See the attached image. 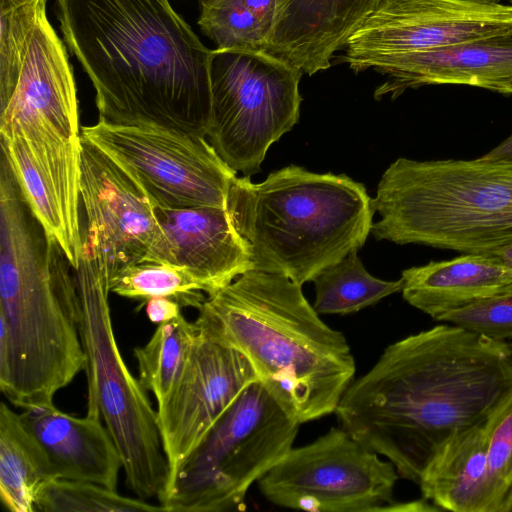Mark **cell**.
<instances>
[{
    "instance_id": "cell-1",
    "label": "cell",
    "mask_w": 512,
    "mask_h": 512,
    "mask_svg": "<svg viewBox=\"0 0 512 512\" xmlns=\"http://www.w3.org/2000/svg\"><path fill=\"white\" fill-rule=\"evenodd\" d=\"M512 393V352L445 323L388 345L335 413L341 427L419 483L437 448Z\"/></svg>"
},
{
    "instance_id": "cell-2",
    "label": "cell",
    "mask_w": 512,
    "mask_h": 512,
    "mask_svg": "<svg viewBox=\"0 0 512 512\" xmlns=\"http://www.w3.org/2000/svg\"><path fill=\"white\" fill-rule=\"evenodd\" d=\"M56 7L96 92L99 120L208 137L213 50L169 0H57Z\"/></svg>"
},
{
    "instance_id": "cell-3",
    "label": "cell",
    "mask_w": 512,
    "mask_h": 512,
    "mask_svg": "<svg viewBox=\"0 0 512 512\" xmlns=\"http://www.w3.org/2000/svg\"><path fill=\"white\" fill-rule=\"evenodd\" d=\"M200 335L246 357L258 380L300 424L335 410L354 381L344 335L328 326L288 277L250 270L208 295Z\"/></svg>"
},
{
    "instance_id": "cell-4",
    "label": "cell",
    "mask_w": 512,
    "mask_h": 512,
    "mask_svg": "<svg viewBox=\"0 0 512 512\" xmlns=\"http://www.w3.org/2000/svg\"><path fill=\"white\" fill-rule=\"evenodd\" d=\"M73 269L44 232L21 228L0 242V389L22 409L53 403L85 368Z\"/></svg>"
},
{
    "instance_id": "cell-5",
    "label": "cell",
    "mask_w": 512,
    "mask_h": 512,
    "mask_svg": "<svg viewBox=\"0 0 512 512\" xmlns=\"http://www.w3.org/2000/svg\"><path fill=\"white\" fill-rule=\"evenodd\" d=\"M227 208L249 243L254 269L303 285L366 242L372 199L362 183L297 165L260 182L236 177Z\"/></svg>"
},
{
    "instance_id": "cell-6",
    "label": "cell",
    "mask_w": 512,
    "mask_h": 512,
    "mask_svg": "<svg viewBox=\"0 0 512 512\" xmlns=\"http://www.w3.org/2000/svg\"><path fill=\"white\" fill-rule=\"evenodd\" d=\"M372 205L377 240L487 254L512 243V160L398 158Z\"/></svg>"
},
{
    "instance_id": "cell-7",
    "label": "cell",
    "mask_w": 512,
    "mask_h": 512,
    "mask_svg": "<svg viewBox=\"0 0 512 512\" xmlns=\"http://www.w3.org/2000/svg\"><path fill=\"white\" fill-rule=\"evenodd\" d=\"M80 300V337L85 355L87 413L100 418L120 452L128 489L138 498H159L170 468L163 450L157 410L126 365L118 347L109 291L84 246L74 269Z\"/></svg>"
},
{
    "instance_id": "cell-8",
    "label": "cell",
    "mask_w": 512,
    "mask_h": 512,
    "mask_svg": "<svg viewBox=\"0 0 512 512\" xmlns=\"http://www.w3.org/2000/svg\"><path fill=\"white\" fill-rule=\"evenodd\" d=\"M300 425L252 382L169 475L159 504L165 512L244 509L248 489L293 447Z\"/></svg>"
},
{
    "instance_id": "cell-9",
    "label": "cell",
    "mask_w": 512,
    "mask_h": 512,
    "mask_svg": "<svg viewBox=\"0 0 512 512\" xmlns=\"http://www.w3.org/2000/svg\"><path fill=\"white\" fill-rule=\"evenodd\" d=\"M302 75L264 50H213L208 138L234 171L258 173L270 146L297 124Z\"/></svg>"
},
{
    "instance_id": "cell-10",
    "label": "cell",
    "mask_w": 512,
    "mask_h": 512,
    "mask_svg": "<svg viewBox=\"0 0 512 512\" xmlns=\"http://www.w3.org/2000/svg\"><path fill=\"white\" fill-rule=\"evenodd\" d=\"M346 430L332 427L296 448L260 480L262 495L276 506L315 512L382 511L393 502L399 474Z\"/></svg>"
},
{
    "instance_id": "cell-11",
    "label": "cell",
    "mask_w": 512,
    "mask_h": 512,
    "mask_svg": "<svg viewBox=\"0 0 512 512\" xmlns=\"http://www.w3.org/2000/svg\"><path fill=\"white\" fill-rule=\"evenodd\" d=\"M80 224L82 245L94 257L106 287L131 265L168 262V242L154 201L126 167L82 135Z\"/></svg>"
},
{
    "instance_id": "cell-12",
    "label": "cell",
    "mask_w": 512,
    "mask_h": 512,
    "mask_svg": "<svg viewBox=\"0 0 512 512\" xmlns=\"http://www.w3.org/2000/svg\"><path fill=\"white\" fill-rule=\"evenodd\" d=\"M81 135L105 150L141 183L158 208H227L234 171L206 137L99 120Z\"/></svg>"
},
{
    "instance_id": "cell-13",
    "label": "cell",
    "mask_w": 512,
    "mask_h": 512,
    "mask_svg": "<svg viewBox=\"0 0 512 512\" xmlns=\"http://www.w3.org/2000/svg\"><path fill=\"white\" fill-rule=\"evenodd\" d=\"M510 28L512 5L500 0H380L349 38L341 62L358 73L391 57Z\"/></svg>"
},
{
    "instance_id": "cell-14",
    "label": "cell",
    "mask_w": 512,
    "mask_h": 512,
    "mask_svg": "<svg viewBox=\"0 0 512 512\" xmlns=\"http://www.w3.org/2000/svg\"><path fill=\"white\" fill-rule=\"evenodd\" d=\"M257 375L237 350L198 335L176 386L157 419L170 474ZM169 474V475H170Z\"/></svg>"
},
{
    "instance_id": "cell-15",
    "label": "cell",
    "mask_w": 512,
    "mask_h": 512,
    "mask_svg": "<svg viewBox=\"0 0 512 512\" xmlns=\"http://www.w3.org/2000/svg\"><path fill=\"white\" fill-rule=\"evenodd\" d=\"M48 131L81 139L73 68L67 50L43 10L31 33L15 91L0 110V130Z\"/></svg>"
},
{
    "instance_id": "cell-16",
    "label": "cell",
    "mask_w": 512,
    "mask_h": 512,
    "mask_svg": "<svg viewBox=\"0 0 512 512\" xmlns=\"http://www.w3.org/2000/svg\"><path fill=\"white\" fill-rule=\"evenodd\" d=\"M386 80L374 92L392 100L408 89L465 85L512 95V28L447 47L391 57L374 67Z\"/></svg>"
},
{
    "instance_id": "cell-17",
    "label": "cell",
    "mask_w": 512,
    "mask_h": 512,
    "mask_svg": "<svg viewBox=\"0 0 512 512\" xmlns=\"http://www.w3.org/2000/svg\"><path fill=\"white\" fill-rule=\"evenodd\" d=\"M0 138L1 151L43 227L81 238V140H29L15 134Z\"/></svg>"
},
{
    "instance_id": "cell-18",
    "label": "cell",
    "mask_w": 512,
    "mask_h": 512,
    "mask_svg": "<svg viewBox=\"0 0 512 512\" xmlns=\"http://www.w3.org/2000/svg\"><path fill=\"white\" fill-rule=\"evenodd\" d=\"M380 0H277L263 50L303 74L331 67L334 54L376 8Z\"/></svg>"
},
{
    "instance_id": "cell-19",
    "label": "cell",
    "mask_w": 512,
    "mask_h": 512,
    "mask_svg": "<svg viewBox=\"0 0 512 512\" xmlns=\"http://www.w3.org/2000/svg\"><path fill=\"white\" fill-rule=\"evenodd\" d=\"M169 247L168 263L188 268L208 295L254 269L251 248L236 229L228 208H158Z\"/></svg>"
},
{
    "instance_id": "cell-20",
    "label": "cell",
    "mask_w": 512,
    "mask_h": 512,
    "mask_svg": "<svg viewBox=\"0 0 512 512\" xmlns=\"http://www.w3.org/2000/svg\"><path fill=\"white\" fill-rule=\"evenodd\" d=\"M20 416L46 451L58 479L117 490L123 461L100 418L76 417L54 403L23 409Z\"/></svg>"
},
{
    "instance_id": "cell-21",
    "label": "cell",
    "mask_w": 512,
    "mask_h": 512,
    "mask_svg": "<svg viewBox=\"0 0 512 512\" xmlns=\"http://www.w3.org/2000/svg\"><path fill=\"white\" fill-rule=\"evenodd\" d=\"M402 295L432 319L512 290V268L490 254H463L402 271Z\"/></svg>"
},
{
    "instance_id": "cell-22",
    "label": "cell",
    "mask_w": 512,
    "mask_h": 512,
    "mask_svg": "<svg viewBox=\"0 0 512 512\" xmlns=\"http://www.w3.org/2000/svg\"><path fill=\"white\" fill-rule=\"evenodd\" d=\"M486 417L449 436L421 475L423 498L440 510L486 512Z\"/></svg>"
},
{
    "instance_id": "cell-23",
    "label": "cell",
    "mask_w": 512,
    "mask_h": 512,
    "mask_svg": "<svg viewBox=\"0 0 512 512\" xmlns=\"http://www.w3.org/2000/svg\"><path fill=\"white\" fill-rule=\"evenodd\" d=\"M35 435L5 402L0 405V499L10 512H37L44 487L56 479Z\"/></svg>"
},
{
    "instance_id": "cell-24",
    "label": "cell",
    "mask_w": 512,
    "mask_h": 512,
    "mask_svg": "<svg viewBox=\"0 0 512 512\" xmlns=\"http://www.w3.org/2000/svg\"><path fill=\"white\" fill-rule=\"evenodd\" d=\"M357 251H351L312 279L315 287L313 307L319 315L355 313L401 292V278L385 281L372 276Z\"/></svg>"
},
{
    "instance_id": "cell-25",
    "label": "cell",
    "mask_w": 512,
    "mask_h": 512,
    "mask_svg": "<svg viewBox=\"0 0 512 512\" xmlns=\"http://www.w3.org/2000/svg\"><path fill=\"white\" fill-rule=\"evenodd\" d=\"M199 332L183 314L158 325L148 342L134 349L139 381L161 405L179 381Z\"/></svg>"
},
{
    "instance_id": "cell-26",
    "label": "cell",
    "mask_w": 512,
    "mask_h": 512,
    "mask_svg": "<svg viewBox=\"0 0 512 512\" xmlns=\"http://www.w3.org/2000/svg\"><path fill=\"white\" fill-rule=\"evenodd\" d=\"M109 293L147 301L168 297L182 307L199 309L208 295V288L188 268L168 262L144 261L118 273L107 287Z\"/></svg>"
},
{
    "instance_id": "cell-27",
    "label": "cell",
    "mask_w": 512,
    "mask_h": 512,
    "mask_svg": "<svg viewBox=\"0 0 512 512\" xmlns=\"http://www.w3.org/2000/svg\"><path fill=\"white\" fill-rule=\"evenodd\" d=\"M165 512L138 497L123 496L95 483L54 479L42 490L37 512Z\"/></svg>"
},
{
    "instance_id": "cell-28",
    "label": "cell",
    "mask_w": 512,
    "mask_h": 512,
    "mask_svg": "<svg viewBox=\"0 0 512 512\" xmlns=\"http://www.w3.org/2000/svg\"><path fill=\"white\" fill-rule=\"evenodd\" d=\"M486 512L512 511V393L486 417Z\"/></svg>"
},
{
    "instance_id": "cell-29",
    "label": "cell",
    "mask_w": 512,
    "mask_h": 512,
    "mask_svg": "<svg viewBox=\"0 0 512 512\" xmlns=\"http://www.w3.org/2000/svg\"><path fill=\"white\" fill-rule=\"evenodd\" d=\"M47 0H26L0 8V110L10 101L31 33Z\"/></svg>"
},
{
    "instance_id": "cell-30",
    "label": "cell",
    "mask_w": 512,
    "mask_h": 512,
    "mask_svg": "<svg viewBox=\"0 0 512 512\" xmlns=\"http://www.w3.org/2000/svg\"><path fill=\"white\" fill-rule=\"evenodd\" d=\"M198 24L218 50H263L265 37L243 0H203Z\"/></svg>"
},
{
    "instance_id": "cell-31",
    "label": "cell",
    "mask_w": 512,
    "mask_h": 512,
    "mask_svg": "<svg viewBox=\"0 0 512 512\" xmlns=\"http://www.w3.org/2000/svg\"><path fill=\"white\" fill-rule=\"evenodd\" d=\"M449 323L492 340H512V290L473 302L439 316Z\"/></svg>"
},
{
    "instance_id": "cell-32",
    "label": "cell",
    "mask_w": 512,
    "mask_h": 512,
    "mask_svg": "<svg viewBox=\"0 0 512 512\" xmlns=\"http://www.w3.org/2000/svg\"><path fill=\"white\" fill-rule=\"evenodd\" d=\"M181 305L168 297H153L146 301V314L152 323L161 324L181 315Z\"/></svg>"
},
{
    "instance_id": "cell-33",
    "label": "cell",
    "mask_w": 512,
    "mask_h": 512,
    "mask_svg": "<svg viewBox=\"0 0 512 512\" xmlns=\"http://www.w3.org/2000/svg\"><path fill=\"white\" fill-rule=\"evenodd\" d=\"M243 2L257 21L266 42L275 18L277 0H243Z\"/></svg>"
},
{
    "instance_id": "cell-34",
    "label": "cell",
    "mask_w": 512,
    "mask_h": 512,
    "mask_svg": "<svg viewBox=\"0 0 512 512\" xmlns=\"http://www.w3.org/2000/svg\"><path fill=\"white\" fill-rule=\"evenodd\" d=\"M440 510L435 505L428 503V500L423 498L421 500L406 502V503H395L394 501L388 506L384 507L382 511H431Z\"/></svg>"
},
{
    "instance_id": "cell-35",
    "label": "cell",
    "mask_w": 512,
    "mask_h": 512,
    "mask_svg": "<svg viewBox=\"0 0 512 512\" xmlns=\"http://www.w3.org/2000/svg\"><path fill=\"white\" fill-rule=\"evenodd\" d=\"M480 158L483 160H512V134Z\"/></svg>"
},
{
    "instance_id": "cell-36",
    "label": "cell",
    "mask_w": 512,
    "mask_h": 512,
    "mask_svg": "<svg viewBox=\"0 0 512 512\" xmlns=\"http://www.w3.org/2000/svg\"><path fill=\"white\" fill-rule=\"evenodd\" d=\"M490 254L512 268V243L501 246L491 251Z\"/></svg>"
},
{
    "instance_id": "cell-37",
    "label": "cell",
    "mask_w": 512,
    "mask_h": 512,
    "mask_svg": "<svg viewBox=\"0 0 512 512\" xmlns=\"http://www.w3.org/2000/svg\"><path fill=\"white\" fill-rule=\"evenodd\" d=\"M24 1L26 0H0V8L13 6Z\"/></svg>"
},
{
    "instance_id": "cell-38",
    "label": "cell",
    "mask_w": 512,
    "mask_h": 512,
    "mask_svg": "<svg viewBox=\"0 0 512 512\" xmlns=\"http://www.w3.org/2000/svg\"><path fill=\"white\" fill-rule=\"evenodd\" d=\"M507 343H508V345H509V347H510V350H511V352H512V340H511V341H508Z\"/></svg>"
},
{
    "instance_id": "cell-39",
    "label": "cell",
    "mask_w": 512,
    "mask_h": 512,
    "mask_svg": "<svg viewBox=\"0 0 512 512\" xmlns=\"http://www.w3.org/2000/svg\"><path fill=\"white\" fill-rule=\"evenodd\" d=\"M510 2V4L512 5V0H508Z\"/></svg>"
}]
</instances>
